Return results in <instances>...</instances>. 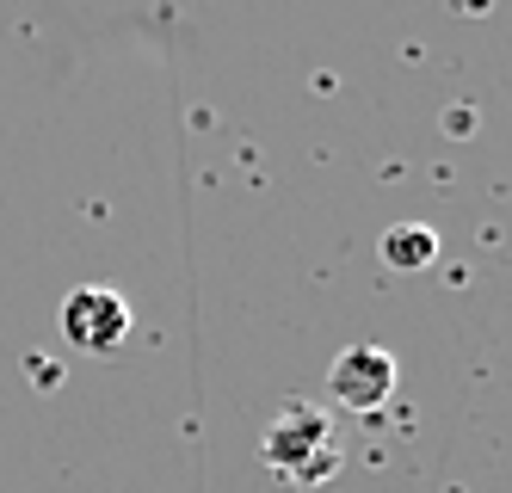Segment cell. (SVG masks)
I'll return each instance as SVG.
<instances>
[{
  "instance_id": "obj_1",
  "label": "cell",
  "mask_w": 512,
  "mask_h": 493,
  "mask_svg": "<svg viewBox=\"0 0 512 493\" xmlns=\"http://www.w3.org/2000/svg\"><path fill=\"white\" fill-rule=\"evenodd\" d=\"M266 463L297 481V487H315L340 469V438H334V420L321 407H284L278 420L266 426Z\"/></svg>"
},
{
  "instance_id": "obj_4",
  "label": "cell",
  "mask_w": 512,
  "mask_h": 493,
  "mask_svg": "<svg viewBox=\"0 0 512 493\" xmlns=\"http://www.w3.org/2000/svg\"><path fill=\"white\" fill-rule=\"evenodd\" d=\"M383 259L395 265V272H420V265H432V259H438V235H432V229H420V222H401V229H389V235H383Z\"/></svg>"
},
{
  "instance_id": "obj_3",
  "label": "cell",
  "mask_w": 512,
  "mask_h": 493,
  "mask_svg": "<svg viewBox=\"0 0 512 493\" xmlns=\"http://www.w3.org/2000/svg\"><path fill=\"white\" fill-rule=\"evenodd\" d=\"M327 389H334V401L352 407V413H377L395 395V358L377 352V346H352V352L334 358V370H327Z\"/></svg>"
},
{
  "instance_id": "obj_2",
  "label": "cell",
  "mask_w": 512,
  "mask_h": 493,
  "mask_svg": "<svg viewBox=\"0 0 512 493\" xmlns=\"http://www.w3.org/2000/svg\"><path fill=\"white\" fill-rule=\"evenodd\" d=\"M124 333H130V302H124L118 290L87 284V290H75V296L62 302V339H68L75 352L105 358V352L124 346Z\"/></svg>"
}]
</instances>
